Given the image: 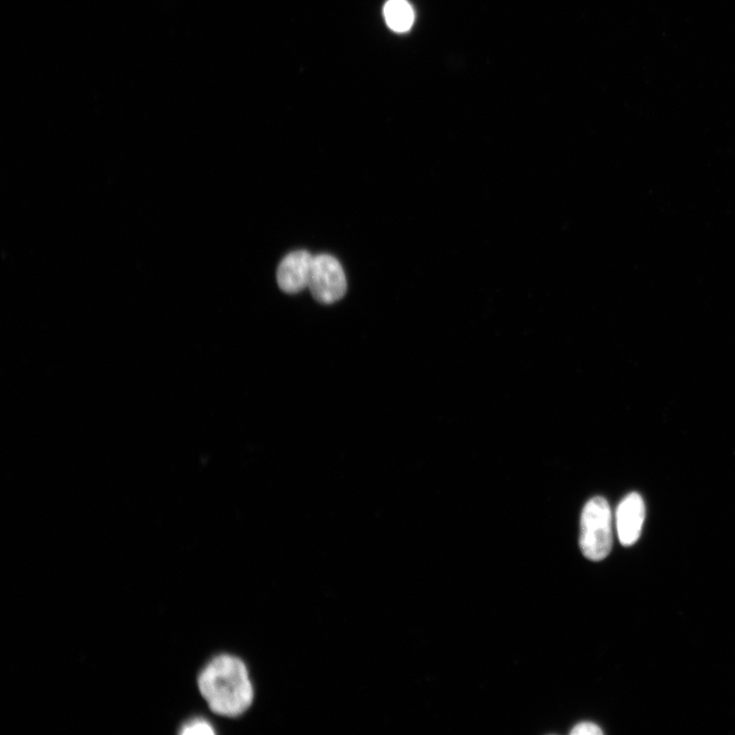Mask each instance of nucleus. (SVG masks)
Segmentation results:
<instances>
[{"label":"nucleus","instance_id":"f257e3e1","mask_svg":"<svg viewBox=\"0 0 735 735\" xmlns=\"http://www.w3.org/2000/svg\"><path fill=\"white\" fill-rule=\"evenodd\" d=\"M199 689L212 712L235 718L248 711L254 702V686L249 670L235 656L215 657L198 678Z\"/></svg>","mask_w":735,"mask_h":735},{"label":"nucleus","instance_id":"f03ea898","mask_svg":"<svg viewBox=\"0 0 735 735\" xmlns=\"http://www.w3.org/2000/svg\"><path fill=\"white\" fill-rule=\"evenodd\" d=\"M579 543L583 555L592 561H602L611 553L612 513L606 499L596 497L583 508Z\"/></svg>","mask_w":735,"mask_h":735},{"label":"nucleus","instance_id":"7ed1b4c3","mask_svg":"<svg viewBox=\"0 0 735 735\" xmlns=\"http://www.w3.org/2000/svg\"><path fill=\"white\" fill-rule=\"evenodd\" d=\"M309 287L317 302L326 305L336 303L347 292L345 271L332 256L315 257Z\"/></svg>","mask_w":735,"mask_h":735},{"label":"nucleus","instance_id":"20e7f679","mask_svg":"<svg viewBox=\"0 0 735 735\" xmlns=\"http://www.w3.org/2000/svg\"><path fill=\"white\" fill-rule=\"evenodd\" d=\"M646 518V506L641 495L632 493L618 506L616 513L617 531L624 547L633 546L642 534Z\"/></svg>","mask_w":735,"mask_h":735},{"label":"nucleus","instance_id":"39448f33","mask_svg":"<svg viewBox=\"0 0 735 735\" xmlns=\"http://www.w3.org/2000/svg\"><path fill=\"white\" fill-rule=\"evenodd\" d=\"M314 258L306 251H297L286 256L277 271L279 287L286 293L301 292L310 284Z\"/></svg>","mask_w":735,"mask_h":735},{"label":"nucleus","instance_id":"423d86ee","mask_svg":"<svg viewBox=\"0 0 735 735\" xmlns=\"http://www.w3.org/2000/svg\"><path fill=\"white\" fill-rule=\"evenodd\" d=\"M383 12L387 25L396 32H407L413 26L415 15L407 0H388Z\"/></svg>","mask_w":735,"mask_h":735},{"label":"nucleus","instance_id":"0eeeda50","mask_svg":"<svg viewBox=\"0 0 735 735\" xmlns=\"http://www.w3.org/2000/svg\"><path fill=\"white\" fill-rule=\"evenodd\" d=\"M180 734H215V730L213 725L206 719L196 718L184 724L182 726Z\"/></svg>","mask_w":735,"mask_h":735},{"label":"nucleus","instance_id":"6e6552de","mask_svg":"<svg viewBox=\"0 0 735 735\" xmlns=\"http://www.w3.org/2000/svg\"><path fill=\"white\" fill-rule=\"evenodd\" d=\"M571 735H602L603 730L592 722H582L577 724L571 731Z\"/></svg>","mask_w":735,"mask_h":735}]
</instances>
